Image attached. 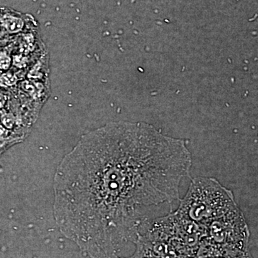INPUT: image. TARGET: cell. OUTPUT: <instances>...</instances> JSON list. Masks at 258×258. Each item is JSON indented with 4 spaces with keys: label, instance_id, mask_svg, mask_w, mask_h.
I'll use <instances>...</instances> for the list:
<instances>
[{
    "label": "cell",
    "instance_id": "6da1fadb",
    "mask_svg": "<svg viewBox=\"0 0 258 258\" xmlns=\"http://www.w3.org/2000/svg\"><path fill=\"white\" fill-rule=\"evenodd\" d=\"M192 159L183 139L144 122H112L84 134L53 179V216L91 258H118L158 207L179 201Z\"/></svg>",
    "mask_w": 258,
    "mask_h": 258
},
{
    "label": "cell",
    "instance_id": "7a4b0ae2",
    "mask_svg": "<svg viewBox=\"0 0 258 258\" xmlns=\"http://www.w3.org/2000/svg\"><path fill=\"white\" fill-rule=\"evenodd\" d=\"M237 208L231 190L214 178L197 177L191 180L187 192L179 200L175 212L205 230L211 222Z\"/></svg>",
    "mask_w": 258,
    "mask_h": 258
},
{
    "label": "cell",
    "instance_id": "3957f363",
    "mask_svg": "<svg viewBox=\"0 0 258 258\" xmlns=\"http://www.w3.org/2000/svg\"><path fill=\"white\" fill-rule=\"evenodd\" d=\"M134 244V253L120 258H190L186 256L161 217L144 226Z\"/></svg>",
    "mask_w": 258,
    "mask_h": 258
},
{
    "label": "cell",
    "instance_id": "277c9868",
    "mask_svg": "<svg viewBox=\"0 0 258 258\" xmlns=\"http://www.w3.org/2000/svg\"><path fill=\"white\" fill-rule=\"evenodd\" d=\"M205 232V238L223 250L248 249V226L240 208L211 222Z\"/></svg>",
    "mask_w": 258,
    "mask_h": 258
},
{
    "label": "cell",
    "instance_id": "5b68a950",
    "mask_svg": "<svg viewBox=\"0 0 258 258\" xmlns=\"http://www.w3.org/2000/svg\"><path fill=\"white\" fill-rule=\"evenodd\" d=\"M0 24L8 31L15 32L23 25V20L17 15L10 12L5 11L0 14Z\"/></svg>",
    "mask_w": 258,
    "mask_h": 258
},
{
    "label": "cell",
    "instance_id": "8992f818",
    "mask_svg": "<svg viewBox=\"0 0 258 258\" xmlns=\"http://www.w3.org/2000/svg\"><path fill=\"white\" fill-rule=\"evenodd\" d=\"M220 258H252L248 249H233L224 250L223 254Z\"/></svg>",
    "mask_w": 258,
    "mask_h": 258
},
{
    "label": "cell",
    "instance_id": "52a82bcc",
    "mask_svg": "<svg viewBox=\"0 0 258 258\" xmlns=\"http://www.w3.org/2000/svg\"><path fill=\"white\" fill-rule=\"evenodd\" d=\"M9 66V60L4 54H0V67L3 69H6Z\"/></svg>",
    "mask_w": 258,
    "mask_h": 258
},
{
    "label": "cell",
    "instance_id": "ba28073f",
    "mask_svg": "<svg viewBox=\"0 0 258 258\" xmlns=\"http://www.w3.org/2000/svg\"><path fill=\"white\" fill-rule=\"evenodd\" d=\"M3 103H4V98L0 95V107L3 106Z\"/></svg>",
    "mask_w": 258,
    "mask_h": 258
}]
</instances>
